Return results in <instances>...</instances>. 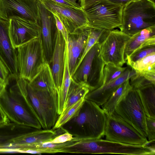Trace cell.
I'll use <instances>...</instances> for the list:
<instances>
[{
  "label": "cell",
  "instance_id": "9",
  "mask_svg": "<svg viewBox=\"0 0 155 155\" xmlns=\"http://www.w3.org/2000/svg\"><path fill=\"white\" fill-rule=\"evenodd\" d=\"M106 140L123 144L145 146L148 140L114 111L106 115Z\"/></svg>",
  "mask_w": 155,
  "mask_h": 155
},
{
  "label": "cell",
  "instance_id": "43",
  "mask_svg": "<svg viewBox=\"0 0 155 155\" xmlns=\"http://www.w3.org/2000/svg\"><path fill=\"white\" fill-rule=\"evenodd\" d=\"M70 0L72 2H74V3H77V1L78 0Z\"/></svg>",
  "mask_w": 155,
  "mask_h": 155
},
{
  "label": "cell",
  "instance_id": "23",
  "mask_svg": "<svg viewBox=\"0 0 155 155\" xmlns=\"http://www.w3.org/2000/svg\"><path fill=\"white\" fill-rule=\"evenodd\" d=\"M155 36V25L143 29L131 37L126 44L124 54V60L147 39Z\"/></svg>",
  "mask_w": 155,
  "mask_h": 155
},
{
  "label": "cell",
  "instance_id": "24",
  "mask_svg": "<svg viewBox=\"0 0 155 155\" xmlns=\"http://www.w3.org/2000/svg\"><path fill=\"white\" fill-rule=\"evenodd\" d=\"M137 90L146 116L155 119V84Z\"/></svg>",
  "mask_w": 155,
  "mask_h": 155
},
{
  "label": "cell",
  "instance_id": "27",
  "mask_svg": "<svg viewBox=\"0 0 155 155\" xmlns=\"http://www.w3.org/2000/svg\"><path fill=\"white\" fill-rule=\"evenodd\" d=\"M155 52V36L146 40L127 58L126 63L130 66L134 62L148 54Z\"/></svg>",
  "mask_w": 155,
  "mask_h": 155
},
{
  "label": "cell",
  "instance_id": "11",
  "mask_svg": "<svg viewBox=\"0 0 155 155\" xmlns=\"http://www.w3.org/2000/svg\"><path fill=\"white\" fill-rule=\"evenodd\" d=\"M39 1L47 9L57 15L69 34L77 32L88 25L86 13L82 8L58 4L51 0Z\"/></svg>",
  "mask_w": 155,
  "mask_h": 155
},
{
  "label": "cell",
  "instance_id": "41",
  "mask_svg": "<svg viewBox=\"0 0 155 155\" xmlns=\"http://www.w3.org/2000/svg\"><path fill=\"white\" fill-rule=\"evenodd\" d=\"M117 4L120 5L123 7L127 4L134 0H108Z\"/></svg>",
  "mask_w": 155,
  "mask_h": 155
},
{
  "label": "cell",
  "instance_id": "22",
  "mask_svg": "<svg viewBox=\"0 0 155 155\" xmlns=\"http://www.w3.org/2000/svg\"><path fill=\"white\" fill-rule=\"evenodd\" d=\"M90 91L89 86L86 83L84 82H77L71 79L63 111L61 114L81 98L85 97Z\"/></svg>",
  "mask_w": 155,
  "mask_h": 155
},
{
  "label": "cell",
  "instance_id": "5",
  "mask_svg": "<svg viewBox=\"0 0 155 155\" xmlns=\"http://www.w3.org/2000/svg\"><path fill=\"white\" fill-rule=\"evenodd\" d=\"M0 106L11 122L36 129H42L24 99L11 87L0 97Z\"/></svg>",
  "mask_w": 155,
  "mask_h": 155
},
{
  "label": "cell",
  "instance_id": "28",
  "mask_svg": "<svg viewBox=\"0 0 155 155\" xmlns=\"http://www.w3.org/2000/svg\"><path fill=\"white\" fill-rule=\"evenodd\" d=\"M129 80L132 88L136 89L150 84H155V68L136 71L135 74Z\"/></svg>",
  "mask_w": 155,
  "mask_h": 155
},
{
  "label": "cell",
  "instance_id": "36",
  "mask_svg": "<svg viewBox=\"0 0 155 155\" xmlns=\"http://www.w3.org/2000/svg\"><path fill=\"white\" fill-rule=\"evenodd\" d=\"M9 78L8 70L4 63L0 59V82L8 85Z\"/></svg>",
  "mask_w": 155,
  "mask_h": 155
},
{
  "label": "cell",
  "instance_id": "17",
  "mask_svg": "<svg viewBox=\"0 0 155 155\" xmlns=\"http://www.w3.org/2000/svg\"><path fill=\"white\" fill-rule=\"evenodd\" d=\"M67 44L61 33L56 30L55 43L52 58L50 63L58 95L61 88L63 74Z\"/></svg>",
  "mask_w": 155,
  "mask_h": 155
},
{
  "label": "cell",
  "instance_id": "32",
  "mask_svg": "<svg viewBox=\"0 0 155 155\" xmlns=\"http://www.w3.org/2000/svg\"><path fill=\"white\" fill-rule=\"evenodd\" d=\"M127 67L118 66L111 63L106 64L104 68L103 85L118 78L124 73Z\"/></svg>",
  "mask_w": 155,
  "mask_h": 155
},
{
  "label": "cell",
  "instance_id": "39",
  "mask_svg": "<svg viewBox=\"0 0 155 155\" xmlns=\"http://www.w3.org/2000/svg\"><path fill=\"white\" fill-rule=\"evenodd\" d=\"M53 2L64 5L78 8H81L79 4L74 3L70 0H51Z\"/></svg>",
  "mask_w": 155,
  "mask_h": 155
},
{
  "label": "cell",
  "instance_id": "15",
  "mask_svg": "<svg viewBox=\"0 0 155 155\" xmlns=\"http://www.w3.org/2000/svg\"><path fill=\"white\" fill-rule=\"evenodd\" d=\"M9 22V36L15 49L41 36V27L38 23L15 19H11Z\"/></svg>",
  "mask_w": 155,
  "mask_h": 155
},
{
  "label": "cell",
  "instance_id": "35",
  "mask_svg": "<svg viewBox=\"0 0 155 155\" xmlns=\"http://www.w3.org/2000/svg\"><path fill=\"white\" fill-rule=\"evenodd\" d=\"M53 14L55 19L57 28L61 33L67 44L68 42L69 33L57 15L54 14Z\"/></svg>",
  "mask_w": 155,
  "mask_h": 155
},
{
  "label": "cell",
  "instance_id": "30",
  "mask_svg": "<svg viewBox=\"0 0 155 155\" xmlns=\"http://www.w3.org/2000/svg\"><path fill=\"white\" fill-rule=\"evenodd\" d=\"M108 31L101 28L91 27L84 51L78 62L73 74L78 68L84 57L88 51L95 44L100 42Z\"/></svg>",
  "mask_w": 155,
  "mask_h": 155
},
{
  "label": "cell",
  "instance_id": "1",
  "mask_svg": "<svg viewBox=\"0 0 155 155\" xmlns=\"http://www.w3.org/2000/svg\"><path fill=\"white\" fill-rule=\"evenodd\" d=\"M106 115L95 102L85 99L76 115L61 127L74 137L100 139L104 135Z\"/></svg>",
  "mask_w": 155,
  "mask_h": 155
},
{
  "label": "cell",
  "instance_id": "40",
  "mask_svg": "<svg viewBox=\"0 0 155 155\" xmlns=\"http://www.w3.org/2000/svg\"><path fill=\"white\" fill-rule=\"evenodd\" d=\"M10 122L0 106V124Z\"/></svg>",
  "mask_w": 155,
  "mask_h": 155
},
{
  "label": "cell",
  "instance_id": "42",
  "mask_svg": "<svg viewBox=\"0 0 155 155\" xmlns=\"http://www.w3.org/2000/svg\"><path fill=\"white\" fill-rule=\"evenodd\" d=\"M7 85L0 82V97L2 96L6 90Z\"/></svg>",
  "mask_w": 155,
  "mask_h": 155
},
{
  "label": "cell",
  "instance_id": "20",
  "mask_svg": "<svg viewBox=\"0 0 155 155\" xmlns=\"http://www.w3.org/2000/svg\"><path fill=\"white\" fill-rule=\"evenodd\" d=\"M29 84L33 89L48 92L54 97L57 105L58 95L55 82L49 64L45 61L39 67Z\"/></svg>",
  "mask_w": 155,
  "mask_h": 155
},
{
  "label": "cell",
  "instance_id": "13",
  "mask_svg": "<svg viewBox=\"0 0 155 155\" xmlns=\"http://www.w3.org/2000/svg\"><path fill=\"white\" fill-rule=\"evenodd\" d=\"M65 132L61 127L54 130L36 129L12 138L6 149L8 153H21L26 146L50 141Z\"/></svg>",
  "mask_w": 155,
  "mask_h": 155
},
{
  "label": "cell",
  "instance_id": "26",
  "mask_svg": "<svg viewBox=\"0 0 155 155\" xmlns=\"http://www.w3.org/2000/svg\"><path fill=\"white\" fill-rule=\"evenodd\" d=\"M71 140L60 143H53L50 141L28 146L21 151V153L41 154L62 153L61 150L70 144Z\"/></svg>",
  "mask_w": 155,
  "mask_h": 155
},
{
  "label": "cell",
  "instance_id": "37",
  "mask_svg": "<svg viewBox=\"0 0 155 155\" xmlns=\"http://www.w3.org/2000/svg\"><path fill=\"white\" fill-rule=\"evenodd\" d=\"M73 137H74L71 134L65 131L57 136L50 142L53 143H62L71 140Z\"/></svg>",
  "mask_w": 155,
  "mask_h": 155
},
{
  "label": "cell",
  "instance_id": "8",
  "mask_svg": "<svg viewBox=\"0 0 155 155\" xmlns=\"http://www.w3.org/2000/svg\"><path fill=\"white\" fill-rule=\"evenodd\" d=\"M114 112L142 135L147 138L146 115L137 89L130 90L118 103Z\"/></svg>",
  "mask_w": 155,
  "mask_h": 155
},
{
  "label": "cell",
  "instance_id": "4",
  "mask_svg": "<svg viewBox=\"0 0 155 155\" xmlns=\"http://www.w3.org/2000/svg\"><path fill=\"white\" fill-rule=\"evenodd\" d=\"M155 25V3L152 0H134L123 7L120 31L131 37Z\"/></svg>",
  "mask_w": 155,
  "mask_h": 155
},
{
  "label": "cell",
  "instance_id": "29",
  "mask_svg": "<svg viewBox=\"0 0 155 155\" xmlns=\"http://www.w3.org/2000/svg\"><path fill=\"white\" fill-rule=\"evenodd\" d=\"M71 79L68 67L67 48L62 82L61 89L58 95L57 112L59 115L63 111Z\"/></svg>",
  "mask_w": 155,
  "mask_h": 155
},
{
  "label": "cell",
  "instance_id": "38",
  "mask_svg": "<svg viewBox=\"0 0 155 155\" xmlns=\"http://www.w3.org/2000/svg\"><path fill=\"white\" fill-rule=\"evenodd\" d=\"M102 0H78L81 7L85 10L94 3Z\"/></svg>",
  "mask_w": 155,
  "mask_h": 155
},
{
  "label": "cell",
  "instance_id": "19",
  "mask_svg": "<svg viewBox=\"0 0 155 155\" xmlns=\"http://www.w3.org/2000/svg\"><path fill=\"white\" fill-rule=\"evenodd\" d=\"M136 73L130 67L128 66L124 73L119 77L100 87L90 91L85 96V99L102 106L109 99L119 86L130 78Z\"/></svg>",
  "mask_w": 155,
  "mask_h": 155
},
{
  "label": "cell",
  "instance_id": "31",
  "mask_svg": "<svg viewBox=\"0 0 155 155\" xmlns=\"http://www.w3.org/2000/svg\"><path fill=\"white\" fill-rule=\"evenodd\" d=\"M84 100L85 97L81 98L64 113L60 114L52 129L54 130L61 127L73 117L78 112Z\"/></svg>",
  "mask_w": 155,
  "mask_h": 155
},
{
  "label": "cell",
  "instance_id": "21",
  "mask_svg": "<svg viewBox=\"0 0 155 155\" xmlns=\"http://www.w3.org/2000/svg\"><path fill=\"white\" fill-rule=\"evenodd\" d=\"M100 50L99 44L97 43L86 54L78 68L71 76L72 79L77 82H84L88 85L89 68L96 54Z\"/></svg>",
  "mask_w": 155,
  "mask_h": 155
},
{
  "label": "cell",
  "instance_id": "2",
  "mask_svg": "<svg viewBox=\"0 0 155 155\" xmlns=\"http://www.w3.org/2000/svg\"><path fill=\"white\" fill-rule=\"evenodd\" d=\"M11 87L26 103L39 122L42 129H52L59 116L53 96L48 92L33 89L29 81L22 78L17 79Z\"/></svg>",
  "mask_w": 155,
  "mask_h": 155
},
{
  "label": "cell",
  "instance_id": "3",
  "mask_svg": "<svg viewBox=\"0 0 155 155\" xmlns=\"http://www.w3.org/2000/svg\"><path fill=\"white\" fill-rule=\"evenodd\" d=\"M64 153H113L130 155H154L155 150L146 146L131 145L100 139L75 137L62 149Z\"/></svg>",
  "mask_w": 155,
  "mask_h": 155
},
{
  "label": "cell",
  "instance_id": "7",
  "mask_svg": "<svg viewBox=\"0 0 155 155\" xmlns=\"http://www.w3.org/2000/svg\"><path fill=\"white\" fill-rule=\"evenodd\" d=\"M123 7L108 0H102L84 10L91 27L111 30L122 23Z\"/></svg>",
  "mask_w": 155,
  "mask_h": 155
},
{
  "label": "cell",
  "instance_id": "25",
  "mask_svg": "<svg viewBox=\"0 0 155 155\" xmlns=\"http://www.w3.org/2000/svg\"><path fill=\"white\" fill-rule=\"evenodd\" d=\"M128 79L122 83L107 101L102 105V109L107 115L112 114L119 102L132 88Z\"/></svg>",
  "mask_w": 155,
  "mask_h": 155
},
{
  "label": "cell",
  "instance_id": "12",
  "mask_svg": "<svg viewBox=\"0 0 155 155\" xmlns=\"http://www.w3.org/2000/svg\"><path fill=\"white\" fill-rule=\"evenodd\" d=\"M130 37L118 29L109 30L99 43L101 56L105 64L111 63L122 67L126 63L124 58L125 47Z\"/></svg>",
  "mask_w": 155,
  "mask_h": 155
},
{
  "label": "cell",
  "instance_id": "34",
  "mask_svg": "<svg viewBox=\"0 0 155 155\" xmlns=\"http://www.w3.org/2000/svg\"><path fill=\"white\" fill-rule=\"evenodd\" d=\"M146 122L148 141L155 140V119L146 116Z\"/></svg>",
  "mask_w": 155,
  "mask_h": 155
},
{
  "label": "cell",
  "instance_id": "16",
  "mask_svg": "<svg viewBox=\"0 0 155 155\" xmlns=\"http://www.w3.org/2000/svg\"><path fill=\"white\" fill-rule=\"evenodd\" d=\"M38 8L41 29V38L45 56L49 64L54 47L57 29L53 14L39 1Z\"/></svg>",
  "mask_w": 155,
  "mask_h": 155
},
{
  "label": "cell",
  "instance_id": "14",
  "mask_svg": "<svg viewBox=\"0 0 155 155\" xmlns=\"http://www.w3.org/2000/svg\"><path fill=\"white\" fill-rule=\"evenodd\" d=\"M9 25V21L0 18V59L8 70L10 78L17 79L18 78L17 51L10 38Z\"/></svg>",
  "mask_w": 155,
  "mask_h": 155
},
{
  "label": "cell",
  "instance_id": "44",
  "mask_svg": "<svg viewBox=\"0 0 155 155\" xmlns=\"http://www.w3.org/2000/svg\"><path fill=\"white\" fill-rule=\"evenodd\" d=\"M152 1H153V2H155V0H152Z\"/></svg>",
  "mask_w": 155,
  "mask_h": 155
},
{
  "label": "cell",
  "instance_id": "33",
  "mask_svg": "<svg viewBox=\"0 0 155 155\" xmlns=\"http://www.w3.org/2000/svg\"><path fill=\"white\" fill-rule=\"evenodd\" d=\"M130 67L137 71L155 68V52L151 53L137 61Z\"/></svg>",
  "mask_w": 155,
  "mask_h": 155
},
{
  "label": "cell",
  "instance_id": "18",
  "mask_svg": "<svg viewBox=\"0 0 155 155\" xmlns=\"http://www.w3.org/2000/svg\"><path fill=\"white\" fill-rule=\"evenodd\" d=\"M91 28L88 25L77 32L69 34L67 44L68 67L71 76L83 52Z\"/></svg>",
  "mask_w": 155,
  "mask_h": 155
},
{
  "label": "cell",
  "instance_id": "10",
  "mask_svg": "<svg viewBox=\"0 0 155 155\" xmlns=\"http://www.w3.org/2000/svg\"><path fill=\"white\" fill-rule=\"evenodd\" d=\"M39 2V0H0V18L8 21L17 19L40 24Z\"/></svg>",
  "mask_w": 155,
  "mask_h": 155
},
{
  "label": "cell",
  "instance_id": "6",
  "mask_svg": "<svg viewBox=\"0 0 155 155\" xmlns=\"http://www.w3.org/2000/svg\"><path fill=\"white\" fill-rule=\"evenodd\" d=\"M17 49L18 78L30 81L40 66L47 61L41 36L35 38Z\"/></svg>",
  "mask_w": 155,
  "mask_h": 155
}]
</instances>
